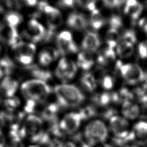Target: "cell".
Segmentation results:
<instances>
[{
  "instance_id": "obj_1",
  "label": "cell",
  "mask_w": 147,
  "mask_h": 147,
  "mask_svg": "<svg viewBox=\"0 0 147 147\" xmlns=\"http://www.w3.org/2000/svg\"><path fill=\"white\" fill-rule=\"evenodd\" d=\"M57 103L60 107H75L81 105L84 96L80 90L72 84H63L54 88Z\"/></svg>"
},
{
  "instance_id": "obj_2",
  "label": "cell",
  "mask_w": 147,
  "mask_h": 147,
  "mask_svg": "<svg viewBox=\"0 0 147 147\" xmlns=\"http://www.w3.org/2000/svg\"><path fill=\"white\" fill-rule=\"evenodd\" d=\"M21 91L27 99L43 103L47 100L51 89L45 82L35 79L25 82L21 86Z\"/></svg>"
},
{
  "instance_id": "obj_3",
  "label": "cell",
  "mask_w": 147,
  "mask_h": 147,
  "mask_svg": "<svg viewBox=\"0 0 147 147\" xmlns=\"http://www.w3.org/2000/svg\"><path fill=\"white\" fill-rule=\"evenodd\" d=\"M109 128L113 135V141L118 146H124L130 141L129 123L123 117L115 115L109 119Z\"/></svg>"
},
{
  "instance_id": "obj_4",
  "label": "cell",
  "mask_w": 147,
  "mask_h": 147,
  "mask_svg": "<svg viewBox=\"0 0 147 147\" xmlns=\"http://www.w3.org/2000/svg\"><path fill=\"white\" fill-rule=\"evenodd\" d=\"M23 138H26L33 142L38 143L45 132L41 117L36 115H28L22 126Z\"/></svg>"
},
{
  "instance_id": "obj_5",
  "label": "cell",
  "mask_w": 147,
  "mask_h": 147,
  "mask_svg": "<svg viewBox=\"0 0 147 147\" xmlns=\"http://www.w3.org/2000/svg\"><path fill=\"white\" fill-rule=\"evenodd\" d=\"M83 136L91 145L103 143L108 137V129L105 123L99 119L90 122L85 127Z\"/></svg>"
},
{
  "instance_id": "obj_6",
  "label": "cell",
  "mask_w": 147,
  "mask_h": 147,
  "mask_svg": "<svg viewBox=\"0 0 147 147\" xmlns=\"http://www.w3.org/2000/svg\"><path fill=\"white\" fill-rule=\"evenodd\" d=\"M116 67L126 82L130 84H136L145 79V72L136 64H123L121 61H118Z\"/></svg>"
},
{
  "instance_id": "obj_7",
  "label": "cell",
  "mask_w": 147,
  "mask_h": 147,
  "mask_svg": "<svg viewBox=\"0 0 147 147\" xmlns=\"http://www.w3.org/2000/svg\"><path fill=\"white\" fill-rule=\"evenodd\" d=\"M12 48L17 62L22 65H30L36 52V46L33 44L18 41L12 47Z\"/></svg>"
},
{
  "instance_id": "obj_8",
  "label": "cell",
  "mask_w": 147,
  "mask_h": 147,
  "mask_svg": "<svg viewBox=\"0 0 147 147\" xmlns=\"http://www.w3.org/2000/svg\"><path fill=\"white\" fill-rule=\"evenodd\" d=\"M82 119L78 112L66 114L59 121L60 129L64 134L74 135L79 129Z\"/></svg>"
},
{
  "instance_id": "obj_9",
  "label": "cell",
  "mask_w": 147,
  "mask_h": 147,
  "mask_svg": "<svg viewBox=\"0 0 147 147\" xmlns=\"http://www.w3.org/2000/svg\"><path fill=\"white\" fill-rule=\"evenodd\" d=\"M130 141L140 146L147 145V122L141 121L133 126L130 133Z\"/></svg>"
},
{
  "instance_id": "obj_10",
  "label": "cell",
  "mask_w": 147,
  "mask_h": 147,
  "mask_svg": "<svg viewBox=\"0 0 147 147\" xmlns=\"http://www.w3.org/2000/svg\"><path fill=\"white\" fill-rule=\"evenodd\" d=\"M45 33L42 25L35 19H30L28 23V30L25 34L33 42L42 41Z\"/></svg>"
},
{
  "instance_id": "obj_11",
  "label": "cell",
  "mask_w": 147,
  "mask_h": 147,
  "mask_svg": "<svg viewBox=\"0 0 147 147\" xmlns=\"http://www.w3.org/2000/svg\"><path fill=\"white\" fill-rule=\"evenodd\" d=\"M18 87V82L10 77H5L0 83V94L7 98L14 96Z\"/></svg>"
},
{
  "instance_id": "obj_12",
  "label": "cell",
  "mask_w": 147,
  "mask_h": 147,
  "mask_svg": "<svg viewBox=\"0 0 147 147\" xmlns=\"http://www.w3.org/2000/svg\"><path fill=\"white\" fill-rule=\"evenodd\" d=\"M47 16V23L49 29L54 30L59 26L62 22V18L59 10L55 7L47 5L44 10Z\"/></svg>"
},
{
  "instance_id": "obj_13",
  "label": "cell",
  "mask_w": 147,
  "mask_h": 147,
  "mask_svg": "<svg viewBox=\"0 0 147 147\" xmlns=\"http://www.w3.org/2000/svg\"><path fill=\"white\" fill-rule=\"evenodd\" d=\"M67 23L71 28L82 30L86 29L88 25V22L86 17L81 13H72L67 18Z\"/></svg>"
},
{
  "instance_id": "obj_14",
  "label": "cell",
  "mask_w": 147,
  "mask_h": 147,
  "mask_svg": "<svg viewBox=\"0 0 147 147\" xmlns=\"http://www.w3.org/2000/svg\"><path fill=\"white\" fill-rule=\"evenodd\" d=\"M100 44V41L98 34L89 32L86 34L83 40L82 48L83 51L91 53L97 50Z\"/></svg>"
},
{
  "instance_id": "obj_15",
  "label": "cell",
  "mask_w": 147,
  "mask_h": 147,
  "mask_svg": "<svg viewBox=\"0 0 147 147\" xmlns=\"http://www.w3.org/2000/svg\"><path fill=\"white\" fill-rule=\"evenodd\" d=\"M121 112L127 120H133L140 116V107L132 100L127 101L122 104Z\"/></svg>"
},
{
  "instance_id": "obj_16",
  "label": "cell",
  "mask_w": 147,
  "mask_h": 147,
  "mask_svg": "<svg viewBox=\"0 0 147 147\" xmlns=\"http://www.w3.org/2000/svg\"><path fill=\"white\" fill-rule=\"evenodd\" d=\"M56 42L59 53L62 55L69 53H75L78 51V48L74 41H67L56 37Z\"/></svg>"
},
{
  "instance_id": "obj_17",
  "label": "cell",
  "mask_w": 147,
  "mask_h": 147,
  "mask_svg": "<svg viewBox=\"0 0 147 147\" xmlns=\"http://www.w3.org/2000/svg\"><path fill=\"white\" fill-rule=\"evenodd\" d=\"M92 101L94 106L102 108L109 107V104L112 102L111 93L104 92L100 94H96L92 96Z\"/></svg>"
},
{
  "instance_id": "obj_18",
  "label": "cell",
  "mask_w": 147,
  "mask_h": 147,
  "mask_svg": "<svg viewBox=\"0 0 147 147\" xmlns=\"http://www.w3.org/2000/svg\"><path fill=\"white\" fill-rule=\"evenodd\" d=\"M94 65V60L90 52L84 51L80 52L78 56V65L84 70L89 69Z\"/></svg>"
},
{
  "instance_id": "obj_19",
  "label": "cell",
  "mask_w": 147,
  "mask_h": 147,
  "mask_svg": "<svg viewBox=\"0 0 147 147\" xmlns=\"http://www.w3.org/2000/svg\"><path fill=\"white\" fill-rule=\"evenodd\" d=\"M25 69L28 70L30 74L34 78H37V79H40L45 82L52 78V74L50 71L39 68L36 65H28Z\"/></svg>"
},
{
  "instance_id": "obj_20",
  "label": "cell",
  "mask_w": 147,
  "mask_h": 147,
  "mask_svg": "<svg viewBox=\"0 0 147 147\" xmlns=\"http://www.w3.org/2000/svg\"><path fill=\"white\" fill-rule=\"evenodd\" d=\"M80 84L82 88L87 92L93 91L96 86L95 79L91 73H85L80 80Z\"/></svg>"
},
{
  "instance_id": "obj_21",
  "label": "cell",
  "mask_w": 147,
  "mask_h": 147,
  "mask_svg": "<svg viewBox=\"0 0 147 147\" xmlns=\"http://www.w3.org/2000/svg\"><path fill=\"white\" fill-rule=\"evenodd\" d=\"M22 20L21 15L16 11H10L6 13L4 17L5 24L15 28L21 23Z\"/></svg>"
},
{
  "instance_id": "obj_22",
  "label": "cell",
  "mask_w": 147,
  "mask_h": 147,
  "mask_svg": "<svg viewBox=\"0 0 147 147\" xmlns=\"http://www.w3.org/2000/svg\"><path fill=\"white\" fill-rule=\"evenodd\" d=\"M105 23V20L97 9L92 11L90 19V24L94 29H100Z\"/></svg>"
},
{
  "instance_id": "obj_23",
  "label": "cell",
  "mask_w": 147,
  "mask_h": 147,
  "mask_svg": "<svg viewBox=\"0 0 147 147\" xmlns=\"http://www.w3.org/2000/svg\"><path fill=\"white\" fill-rule=\"evenodd\" d=\"M117 52L120 57H127L133 52V45L126 42L119 41L117 46Z\"/></svg>"
},
{
  "instance_id": "obj_24",
  "label": "cell",
  "mask_w": 147,
  "mask_h": 147,
  "mask_svg": "<svg viewBox=\"0 0 147 147\" xmlns=\"http://www.w3.org/2000/svg\"><path fill=\"white\" fill-rule=\"evenodd\" d=\"M143 9V6L139 2L131 6H125L123 11L125 14H129L131 18L133 20H137L140 16Z\"/></svg>"
},
{
  "instance_id": "obj_25",
  "label": "cell",
  "mask_w": 147,
  "mask_h": 147,
  "mask_svg": "<svg viewBox=\"0 0 147 147\" xmlns=\"http://www.w3.org/2000/svg\"><path fill=\"white\" fill-rule=\"evenodd\" d=\"M132 92L134 98L138 102L143 104L147 103V85L146 84L136 87Z\"/></svg>"
},
{
  "instance_id": "obj_26",
  "label": "cell",
  "mask_w": 147,
  "mask_h": 147,
  "mask_svg": "<svg viewBox=\"0 0 147 147\" xmlns=\"http://www.w3.org/2000/svg\"><path fill=\"white\" fill-rule=\"evenodd\" d=\"M83 120H87L97 115V109L94 105H87L78 111Z\"/></svg>"
},
{
  "instance_id": "obj_27",
  "label": "cell",
  "mask_w": 147,
  "mask_h": 147,
  "mask_svg": "<svg viewBox=\"0 0 147 147\" xmlns=\"http://www.w3.org/2000/svg\"><path fill=\"white\" fill-rule=\"evenodd\" d=\"M119 41H123L130 44H133L136 41V36L135 32L131 30L126 31L121 37Z\"/></svg>"
},
{
  "instance_id": "obj_28",
  "label": "cell",
  "mask_w": 147,
  "mask_h": 147,
  "mask_svg": "<svg viewBox=\"0 0 147 147\" xmlns=\"http://www.w3.org/2000/svg\"><path fill=\"white\" fill-rule=\"evenodd\" d=\"M5 105L8 110L14 111V110L18 107L20 105V100L17 97L13 96L7 98L5 100Z\"/></svg>"
},
{
  "instance_id": "obj_29",
  "label": "cell",
  "mask_w": 147,
  "mask_h": 147,
  "mask_svg": "<svg viewBox=\"0 0 147 147\" xmlns=\"http://www.w3.org/2000/svg\"><path fill=\"white\" fill-rule=\"evenodd\" d=\"M76 70L77 68L75 63L72 61H68L67 65L65 69L67 81L71 79L74 76Z\"/></svg>"
},
{
  "instance_id": "obj_30",
  "label": "cell",
  "mask_w": 147,
  "mask_h": 147,
  "mask_svg": "<svg viewBox=\"0 0 147 147\" xmlns=\"http://www.w3.org/2000/svg\"><path fill=\"white\" fill-rule=\"evenodd\" d=\"M39 63L44 66L48 65L53 60L52 57L49 53V52L45 49L42 51L38 56Z\"/></svg>"
},
{
  "instance_id": "obj_31",
  "label": "cell",
  "mask_w": 147,
  "mask_h": 147,
  "mask_svg": "<svg viewBox=\"0 0 147 147\" xmlns=\"http://www.w3.org/2000/svg\"><path fill=\"white\" fill-rule=\"evenodd\" d=\"M109 24L111 29L118 30L122 26V19L118 16L113 15L109 19Z\"/></svg>"
},
{
  "instance_id": "obj_32",
  "label": "cell",
  "mask_w": 147,
  "mask_h": 147,
  "mask_svg": "<svg viewBox=\"0 0 147 147\" xmlns=\"http://www.w3.org/2000/svg\"><path fill=\"white\" fill-rule=\"evenodd\" d=\"M37 3V0H15V4L18 8L24 6H33Z\"/></svg>"
},
{
  "instance_id": "obj_33",
  "label": "cell",
  "mask_w": 147,
  "mask_h": 147,
  "mask_svg": "<svg viewBox=\"0 0 147 147\" xmlns=\"http://www.w3.org/2000/svg\"><path fill=\"white\" fill-rule=\"evenodd\" d=\"M126 0H103V4L107 7L114 8L120 6Z\"/></svg>"
},
{
  "instance_id": "obj_34",
  "label": "cell",
  "mask_w": 147,
  "mask_h": 147,
  "mask_svg": "<svg viewBox=\"0 0 147 147\" xmlns=\"http://www.w3.org/2000/svg\"><path fill=\"white\" fill-rule=\"evenodd\" d=\"M140 56L142 59H147V41L141 42L138 48Z\"/></svg>"
},
{
  "instance_id": "obj_35",
  "label": "cell",
  "mask_w": 147,
  "mask_h": 147,
  "mask_svg": "<svg viewBox=\"0 0 147 147\" xmlns=\"http://www.w3.org/2000/svg\"><path fill=\"white\" fill-rule=\"evenodd\" d=\"M102 87L107 90H109L113 86L114 82L113 79L109 76H106L103 77L101 82Z\"/></svg>"
},
{
  "instance_id": "obj_36",
  "label": "cell",
  "mask_w": 147,
  "mask_h": 147,
  "mask_svg": "<svg viewBox=\"0 0 147 147\" xmlns=\"http://www.w3.org/2000/svg\"><path fill=\"white\" fill-rule=\"evenodd\" d=\"M36 103L37 102H36L32 100L28 99L24 107L25 111L28 113H33L35 111V109L36 107Z\"/></svg>"
},
{
  "instance_id": "obj_37",
  "label": "cell",
  "mask_w": 147,
  "mask_h": 147,
  "mask_svg": "<svg viewBox=\"0 0 147 147\" xmlns=\"http://www.w3.org/2000/svg\"><path fill=\"white\" fill-rule=\"evenodd\" d=\"M75 0H59L57 5L60 7H72L75 6L76 3Z\"/></svg>"
},
{
  "instance_id": "obj_38",
  "label": "cell",
  "mask_w": 147,
  "mask_h": 147,
  "mask_svg": "<svg viewBox=\"0 0 147 147\" xmlns=\"http://www.w3.org/2000/svg\"><path fill=\"white\" fill-rule=\"evenodd\" d=\"M10 142L6 147H24L22 139L18 137H10Z\"/></svg>"
},
{
  "instance_id": "obj_39",
  "label": "cell",
  "mask_w": 147,
  "mask_h": 147,
  "mask_svg": "<svg viewBox=\"0 0 147 147\" xmlns=\"http://www.w3.org/2000/svg\"><path fill=\"white\" fill-rule=\"evenodd\" d=\"M57 38L67 41H71L72 40V36L71 33L68 31H63L60 32L57 36Z\"/></svg>"
},
{
  "instance_id": "obj_40",
  "label": "cell",
  "mask_w": 147,
  "mask_h": 147,
  "mask_svg": "<svg viewBox=\"0 0 147 147\" xmlns=\"http://www.w3.org/2000/svg\"><path fill=\"white\" fill-rule=\"evenodd\" d=\"M140 116L147 122V103L143 104L142 107L140 108Z\"/></svg>"
},
{
  "instance_id": "obj_41",
  "label": "cell",
  "mask_w": 147,
  "mask_h": 147,
  "mask_svg": "<svg viewBox=\"0 0 147 147\" xmlns=\"http://www.w3.org/2000/svg\"><path fill=\"white\" fill-rule=\"evenodd\" d=\"M57 147H77L75 143L71 141L60 142Z\"/></svg>"
},
{
  "instance_id": "obj_42",
  "label": "cell",
  "mask_w": 147,
  "mask_h": 147,
  "mask_svg": "<svg viewBox=\"0 0 147 147\" xmlns=\"http://www.w3.org/2000/svg\"><path fill=\"white\" fill-rule=\"evenodd\" d=\"M75 1H76V3L82 6V7L86 8L88 3H90V2H96V0H75Z\"/></svg>"
},
{
  "instance_id": "obj_43",
  "label": "cell",
  "mask_w": 147,
  "mask_h": 147,
  "mask_svg": "<svg viewBox=\"0 0 147 147\" xmlns=\"http://www.w3.org/2000/svg\"><path fill=\"white\" fill-rule=\"evenodd\" d=\"M139 25L142 27L144 32L147 34V20L146 19H141L139 22Z\"/></svg>"
},
{
  "instance_id": "obj_44",
  "label": "cell",
  "mask_w": 147,
  "mask_h": 147,
  "mask_svg": "<svg viewBox=\"0 0 147 147\" xmlns=\"http://www.w3.org/2000/svg\"><path fill=\"white\" fill-rule=\"evenodd\" d=\"M5 136L0 130V147H5Z\"/></svg>"
},
{
  "instance_id": "obj_45",
  "label": "cell",
  "mask_w": 147,
  "mask_h": 147,
  "mask_svg": "<svg viewBox=\"0 0 147 147\" xmlns=\"http://www.w3.org/2000/svg\"><path fill=\"white\" fill-rule=\"evenodd\" d=\"M98 147H113L112 145H111L110 144H104L102 145H100V146Z\"/></svg>"
},
{
  "instance_id": "obj_46",
  "label": "cell",
  "mask_w": 147,
  "mask_h": 147,
  "mask_svg": "<svg viewBox=\"0 0 147 147\" xmlns=\"http://www.w3.org/2000/svg\"><path fill=\"white\" fill-rule=\"evenodd\" d=\"M144 81L145 82V83L147 85V71H146V72H145V79Z\"/></svg>"
},
{
  "instance_id": "obj_47",
  "label": "cell",
  "mask_w": 147,
  "mask_h": 147,
  "mask_svg": "<svg viewBox=\"0 0 147 147\" xmlns=\"http://www.w3.org/2000/svg\"><path fill=\"white\" fill-rule=\"evenodd\" d=\"M122 147H136V146H134V145H130L127 144V145H124V146H123Z\"/></svg>"
},
{
  "instance_id": "obj_48",
  "label": "cell",
  "mask_w": 147,
  "mask_h": 147,
  "mask_svg": "<svg viewBox=\"0 0 147 147\" xmlns=\"http://www.w3.org/2000/svg\"><path fill=\"white\" fill-rule=\"evenodd\" d=\"M3 71H2V69H1V68L0 67V79L1 78V77L2 76V75H3Z\"/></svg>"
},
{
  "instance_id": "obj_49",
  "label": "cell",
  "mask_w": 147,
  "mask_h": 147,
  "mask_svg": "<svg viewBox=\"0 0 147 147\" xmlns=\"http://www.w3.org/2000/svg\"><path fill=\"white\" fill-rule=\"evenodd\" d=\"M29 147H41V146H38V145H32V146H30Z\"/></svg>"
},
{
  "instance_id": "obj_50",
  "label": "cell",
  "mask_w": 147,
  "mask_h": 147,
  "mask_svg": "<svg viewBox=\"0 0 147 147\" xmlns=\"http://www.w3.org/2000/svg\"><path fill=\"white\" fill-rule=\"evenodd\" d=\"M1 47L0 46V55H1Z\"/></svg>"
}]
</instances>
